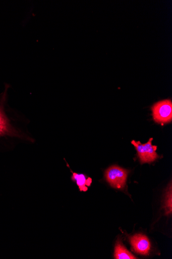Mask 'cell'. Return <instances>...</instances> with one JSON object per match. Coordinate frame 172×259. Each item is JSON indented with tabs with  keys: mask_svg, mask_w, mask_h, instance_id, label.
Masks as SVG:
<instances>
[{
	"mask_svg": "<svg viewBox=\"0 0 172 259\" xmlns=\"http://www.w3.org/2000/svg\"><path fill=\"white\" fill-rule=\"evenodd\" d=\"M153 138H151L148 142L142 144L140 141L133 140L131 142L136 149L141 164L151 163L159 157L156 153L157 147L152 145Z\"/></svg>",
	"mask_w": 172,
	"mask_h": 259,
	"instance_id": "2",
	"label": "cell"
},
{
	"mask_svg": "<svg viewBox=\"0 0 172 259\" xmlns=\"http://www.w3.org/2000/svg\"><path fill=\"white\" fill-rule=\"evenodd\" d=\"M8 89L9 86H6L4 93L0 96V140L21 137L6 107Z\"/></svg>",
	"mask_w": 172,
	"mask_h": 259,
	"instance_id": "1",
	"label": "cell"
},
{
	"mask_svg": "<svg viewBox=\"0 0 172 259\" xmlns=\"http://www.w3.org/2000/svg\"><path fill=\"white\" fill-rule=\"evenodd\" d=\"M114 258L116 259H135L133 255L121 242H118L115 247Z\"/></svg>",
	"mask_w": 172,
	"mask_h": 259,
	"instance_id": "7",
	"label": "cell"
},
{
	"mask_svg": "<svg viewBox=\"0 0 172 259\" xmlns=\"http://www.w3.org/2000/svg\"><path fill=\"white\" fill-rule=\"evenodd\" d=\"M129 171L116 165L109 167L105 172L107 181L112 187L117 189L124 188Z\"/></svg>",
	"mask_w": 172,
	"mask_h": 259,
	"instance_id": "4",
	"label": "cell"
},
{
	"mask_svg": "<svg viewBox=\"0 0 172 259\" xmlns=\"http://www.w3.org/2000/svg\"><path fill=\"white\" fill-rule=\"evenodd\" d=\"M130 242L136 252L142 255L148 254L151 248V243L145 235L136 234L131 238Z\"/></svg>",
	"mask_w": 172,
	"mask_h": 259,
	"instance_id": "5",
	"label": "cell"
},
{
	"mask_svg": "<svg viewBox=\"0 0 172 259\" xmlns=\"http://www.w3.org/2000/svg\"><path fill=\"white\" fill-rule=\"evenodd\" d=\"M166 206L167 210V213L169 214L171 213V188H170V191L168 192L167 197L166 199Z\"/></svg>",
	"mask_w": 172,
	"mask_h": 259,
	"instance_id": "8",
	"label": "cell"
},
{
	"mask_svg": "<svg viewBox=\"0 0 172 259\" xmlns=\"http://www.w3.org/2000/svg\"><path fill=\"white\" fill-rule=\"evenodd\" d=\"M154 120L162 125L170 122L172 120V103L165 100L158 102L152 107Z\"/></svg>",
	"mask_w": 172,
	"mask_h": 259,
	"instance_id": "3",
	"label": "cell"
},
{
	"mask_svg": "<svg viewBox=\"0 0 172 259\" xmlns=\"http://www.w3.org/2000/svg\"><path fill=\"white\" fill-rule=\"evenodd\" d=\"M71 171L72 173V181L77 184L81 192H86L92 184V179L84 174L73 172L71 170Z\"/></svg>",
	"mask_w": 172,
	"mask_h": 259,
	"instance_id": "6",
	"label": "cell"
}]
</instances>
